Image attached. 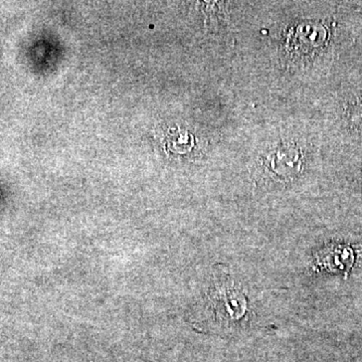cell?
<instances>
[{
	"instance_id": "cell-2",
	"label": "cell",
	"mask_w": 362,
	"mask_h": 362,
	"mask_svg": "<svg viewBox=\"0 0 362 362\" xmlns=\"http://www.w3.org/2000/svg\"><path fill=\"white\" fill-rule=\"evenodd\" d=\"M354 261L352 250L344 245H332L321 252L318 256V264L323 269L331 272L350 270Z\"/></svg>"
},
{
	"instance_id": "cell-1",
	"label": "cell",
	"mask_w": 362,
	"mask_h": 362,
	"mask_svg": "<svg viewBox=\"0 0 362 362\" xmlns=\"http://www.w3.org/2000/svg\"><path fill=\"white\" fill-rule=\"evenodd\" d=\"M206 306L215 321L226 325L240 322L248 312L247 299L232 282H215L206 296Z\"/></svg>"
}]
</instances>
